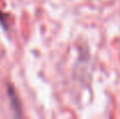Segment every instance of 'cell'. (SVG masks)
<instances>
[{
  "label": "cell",
  "mask_w": 120,
  "mask_h": 119,
  "mask_svg": "<svg viewBox=\"0 0 120 119\" xmlns=\"http://www.w3.org/2000/svg\"><path fill=\"white\" fill-rule=\"evenodd\" d=\"M7 95H8V99H9V104H11V107L14 112V116L15 117H20L22 116V110H21V102L19 99V96L14 89L13 85L8 84L7 85Z\"/></svg>",
  "instance_id": "1"
},
{
  "label": "cell",
  "mask_w": 120,
  "mask_h": 119,
  "mask_svg": "<svg viewBox=\"0 0 120 119\" xmlns=\"http://www.w3.org/2000/svg\"><path fill=\"white\" fill-rule=\"evenodd\" d=\"M9 25H11V15L8 13L0 11V26L5 31H7L9 28Z\"/></svg>",
  "instance_id": "2"
}]
</instances>
